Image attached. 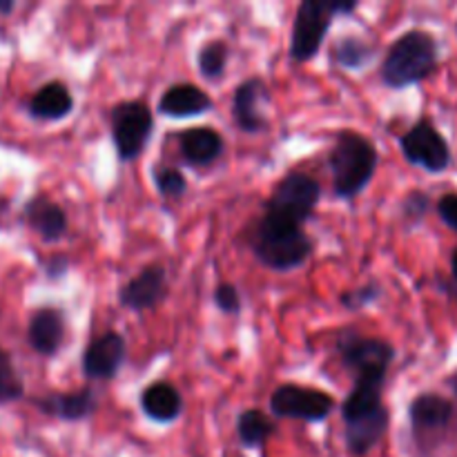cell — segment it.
<instances>
[{"mask_svg": "<svg viewBox=\"0 0 457 457\" xmlns=\"http://www.w3.org/2000/svg\"><path fill=\"white\" fill-rule=\"evenodd\" d=\"M27 221L45 241H58L67 230V217L58 204L47 196H36L27 204Z\"/></svg>", "mask_w": 457, "mask_h": 457, "instance_id": "cell-21", "label": "cell"}, {"mask_svg": "<svg viewBox=\"0 0 457 457\" xmlns=\"http://www.w3.org/2000/svg\"><path fill=\"white\" fill-rule=\"evenodd\" d=\"M379 295H382L379 286L369 284V286H361V288H355V290H351V293L342 295V303L346 308H351V311H360V308L373 303Z\"/></svg>", "mask_w": 457, "mask_h": 457, "instance_id": "cell-28", "label": "cell"}, {"mask_svg": "<svg viewBox=\"0 0 457 457\" xmlns=\"http://www.w3.org/2000/svg\"><path fill=\"white\" fill-rule=\"evenodd\" d=\"M71 110H74V98H71L70 87L58 80L43 85L29 103L31 116L40 120H61L71 114Z\"/></svg>", "mask_w": 457, "mask_h": 457, "instance_id": "cell-22", "label": "cell"}, {"mask_svg": "<svg viewBox=\"0 0 457 457\" xmlns=\"http://www.w3.org/2000/svg\"><path fill=\"white\" fill-rule=\"evenodd\" d=\"M253 253L263 266L272 270H293L303 266L312 253V241L293 223L277 221L263 214L250 235Z\"/></svg>", "mask_w": 457, "mask_h": 457, "instance_id": "cell-1", "label": "cell"}, {"mask_svg": "<svg viewBox=\"0 0 457 457\" xmlns=\"http://www.w3.org/2000/svg\"><path fill=\"white\" fill-rule=\"evenodd\" d=\"M335 409V400L320 388L284 384L270 397V411L279 418L303 420V422H321Z\"/></svg>", "mask_w": 457, "mask_h": 457, "instance_id": "cell-7", "label": "cell"}, {"mask_svg": "<svg viewBox=\"0 0 457 457\" xmlns=\"http://www.w3.org/2000/svg\"><path fill=\"white\" fill-rule=\"evenodd\" d=\"M12 9H13V3H0V12L7 13V12H12Z\"/></svg>", "mask_w": 457, "mask_h": 457, "instance_id": "cell-33", "label": "cell"}, {"mask_svg": "<svg viewBox=\"0 0 457 457\" xmlns=\"http://www.w3.org/2000/svg\"><path fill=\"white\" fill-rule=\"evenodd\" d=\"M268 92L262 79H248L237 87L235 101H232V114H235L239 129L248 134H257L266 128V116L259 110Z\"/></svg>", "mask_w": 457, "mask_h": 457, "instance_id": "cell-14", "label": "cell"}, {"mask_svg": "<svg viewBox=\"0 0 457 457\" xmlns=\"http://www.w3.org/2000/svg\"><path fill=\"white\" fill-rule=\"evenodd\" d=\"M335 195L353 199L360 195L378 170V150L373 141L357 132L337 134L333 154H330Z\"/></svg>", "mask_w": 457, "mask_h": 457, "instance_id": "cell-3", "label": "cell"}, {"mask_svg": "<svg viewBox=\"0 0 457 457\" xmlns=\"http://www.w3.org/2000/svg\"><path fill=\"white\" fill-rule=\"evenodd\" d=\"M237 433H239V442L245 449H257V446H263L270 440L272 433H275V424L259 409H250L239 415Z\"/></svg>", "mask_w": 457, "mask_h": 457, "instance_id": "cell-23", "label": "cell"}, {"mask_svg": "<svg viewBox=\"0 0 457 457\" xmlns=\"http://www.w3.org/2000/svg\"><path fill=\"white\" fill-rule=\"evenodd\" d=\"M344 364L355 373V378H386L388 366L395 357V348L378 337L346 335L337 344Z\"/></svg>", "mask_w": 457, "mask_h": 457, "instance_id": "cell-8", "label": "cell"}, {"mask_svg": "<svg viewBox=\"0 0 457 457\" xmlns=\"http://www.w3.org/2000/svg\"><path fill=\"white\" fill-rule=\"evenodd\" d=\"M427 208H428L427 195H420V192H413V195L406 199V205H404L406 217H418V219L427 212Z\"/></svg>", "mask_w": 457, "mask_h": 457, "instance_id": "cell-31", "label": "cell"}, {"mask_svg": "<svg viewBox=\"0 0 457 457\" xmlns=\"http://www.w3.org/2000/svg\"><path fill=\"white\" fill-rule=\"evenodd\" d=\"M67 257H62V254H56V257L49 259L47 263V275L52 277V279H61L62 275H67Z\"/></svg>", "mask_w": 457, "mask_h": 457, "instance_id": "cell-32", "label": "cell"}, {"mask_svg": "<svg viewBox=\"0 0 457 457\" xmlns=\"http://www.w3.org/2000/svg\"><path fill=\"white\" fill-rule=\"evenodd\" d=\"M168 295V277L161 266H147L145 270L138 272L134 279L120 288L119 302L120 306L129 308V311H150V308L159 306Z\"/></svg>", "mask_w": 457, "mask_h": 457, "instance_id": "cell-12", "label": "cell"}, {"mask_svg": "<svg viewBox=\"0 0 457 457\" xmlns=\"http://www.w3.org/2000/svg\"><path fill=\"white\" fill-rule=\"evenodd\" d=\"M388 422H391V413H388V409L378 411V413L369 415V418L346 422L348 451L357 457L370 453V451L378 446V442L384 437V433H386Z\"/></svg>", "mask_w": 457, "mask_h": 457, "instance_id": "cell-18", "label": "cell"}, {"mask_svg": "<svg viewBox=\"0 0 457 457\" xmlns=\"http://www.w3.org/2000/svg\"><path fill=\"white\" fill-rule=\"evenodd\" d=\"M320 204V183L303 172H293L272 190L266 201V217L302 228Z\"/></svg>", "mask_w": 457, "mask_h": 457, "instance_id": "cell-5", "label": "cell"}, {"mask_svg": "<svg viewBox=\"0 0 457 457\" xmlns=\"http://www.w3.org/2000/svg\"><path fill=\"white\" fill-rule=\"evenodd\" d=\"M373 56V47L357 36H344L333 45V61L344 70H361Z\"/></svg>", "mask_w": 457, "mask_h": 457, "instance_id": "cell-24", "label": "cell"}, {"mask_svg": "<svg viewBox=\"0 0 457 457\" xmlns=\"http://www.w3.org/2000/svg\"><path fill=\"white\" fill-rule=\"evenodd\" d=\"M154 186L168 199H179L181 195H186L187 181L177 168H161L154 172Z\"/></svg>", "mask_w": 457, "mask_h": 457, "instance_id": "cell-27", "label": "cell"}, {"mask_svg": "<svg viewBox=\"0 0 457 457\" xmlns=\"http://www.w3.org/2000/svg\"><path fill=\"white\" fill-rule=\"evenodd\" d=\"M183 159L190 165H210L223 154V138L212 128L187 129L179 138Z\"/></svg>", "mask_w": 457, "mask_h": 457, "instance_id": "cell-20", "label": "cell"}, {"mask_svg": "<svg viewBox=\"0 0 457 457\" xmlns=\"http://www.w3.org/2000/svg\"><path fill=\"white\" fill-rule=\"evenodd\" d=\"M154 119L143 101H123L112 110V138L120 161H132L145 150Z\"/></svg>", "mask_w": 457, "mask_h": 457, "instance_id": "cell-6", "label": "cell"}, {"mask_svg": "<svg viewBox=\"0 0 457 457\" xmlns=\"http://www.w3.org/2000/svg\"><path fill=\"white\" fill-rule=\"evenodd\" d=\"M31 348L38 355L54 357L65 339V315L58 308H40L31 315L27 330Z\"/></svg>", "mask_w": 457, "mask_h": 457, "instance_id": "cell-13", "label": "cell"}, {"mask_svg": "<svg viewBox=\"0 0 457 457\" xmlns=\"http://www.w3.org/2000/svg\"><path fill=\"white\" fill-rule=\"evenodd\" d=\"M125 339L123 335L107 330L98 335L83 353V373L89 379H112L125 361Z\"/></svg>", "mask_w": 457, "mask_h": 457, "instance_id": "cell-10", "label": "cell"}, {"mask_svg": "<svg viewBox=\"0 0 457 457\" xmlns=\"http://www.w3.org/2000/svg\"><path fill=\"white\" fill-rule=\"evenodd\" d=\"M212 98L201 87L192 83H179L165 89L159 101V112L172 119H190V116L205 114L212 110Z\"/></svg>", "mask_w": 457, "mask_h": 457, "instance_id": "cell-15", "label": "cell"}, {"mask_svg": "<svg viewBox=\"0 0 457 457\" xmlns=\"http://www.w3.org/2000/svg\"><path fill=\"white\" fill-rule=\"evenodd\" d=\"M22 393H25V386H22L21 375L16 373L7 353L0 348V404L21 400Z\"/></svg>", "mask_w": 457, "mask_h": 457, "instance_id": "cell-26", "label": "cell"}, {"mask_svg": "<svg viewBox=\"0 0 457 457\" xmlns=\"http://www.w3.org/2000/svg\"><path fill=\"white\" fill-rule=\"evenodd\" d=\"M437 67V43L427 31H406L388 49L382 79L388 87L404 89L428 79Z\"/></svg>", "mask_w": 457, "mask_h": 457, "instance_id": "cell-2", "label": "cell"}, {"mask_svg": "<svg viewBox=\"0 0 457 457\" xmlns=\"http://www.w3.org/2000/svg\"><path fill=\"white\" fill-rule=\"evenodd\" d=\"M437 212H440L442 221L457 232V195L442 196V201L437 204Z\"/></svg>", "mask_w": 457, "mask_h": 457, "instance_id": "cell-30", "label": "cell"}, {"mask_svg": "<svg viewBox=\"0 0 457 457\" xmlns=\"http://www.w3.org/2000/svg\"><path fill=\"white\" fill-rule=\"evenodd\" d=\"M384 384H386V378H355L353 391L348 393L346 402L342 404L344 422L369 418V415L386 409L382 402Z\"/></svg>", "mask_w": 457, "mask_h": 457, "instance_id": "cell-17", "label": "cell"}, {"mask_svg": "<svg viewBox=\"0 0 457 457\" xmlns=\"http://www.w3.org/2000/svg\"><path fill=\"white\" fill-rule=\"evenodd\" d=\"M409 415L418 440H431V437L442 436L451 427L455 418V406L446 397L424 393V395L415 397Z\"/></svg>", "mask_w": 457, "mask_h": 457, "instance_id": "cell-11", "label": "cell"}, {"mask_svg": "<svg viewBox=\"0 0 457 457\" xmlns=\"http://www.w3.org/2000/svg\"><path fill=\"white\" fill-rule=\"evenodd\" d=\"M449 384H451V388H453V391H455V395H457V373L453 375V378L449 379Z\"/></svg>", "mask_w": 457, "mask_h": 457, "instance_id": "cell-34", "label": "cell"}, {"mask_svg": "<svg viewBox=\"0 0 457 457\" xmlns=\"http://www.w3.org/2000/svg\"><path fill=\"white\" fill-rule=\"evenodd\" d=\"M451 266H453V275H455V279H457V250L453 253V262H451Z\"/></svg>", "mask_w": 457, "mask_h": 457, "instance_id": "cell-35", "label": "cell"}, {"mask_svg": "<svg viewBox=\"0 0 457 457\" xmlns=\"http://www.w3.org/2000/svg\"><path fill=\"white\" fill-rule=\"evenodd\" d=\"M357 9L355 0H303L297 9L290 40V56L299 62H306L317 56L324 45L326 34L333 25L335 13H353Z\"/></svg>", "mask_w": 457, "mask_h": 457, "instance_id": "cell-4", "label": "cell"}, {"mask_svg": "<svg viewBox=\"0 0 457 457\" xmlns=\"http://www.w3.org/2000/svg\"><path fill=\"white\" fill-rule=\"evenodd\" d=\"M36 406L54 418L79 422V420L89 418L98 409V397L89 388H80L76 393H52L47 397H40L36 400Z\"/></svg>", "mask_w": 457, "mask_h": 457, "instance_id": "cell-16", "label": "cell"}, {"mask_svg": "<svg viewBox=\"0 0 457 457\" xmlns=\"http://www.w3.org/2000/svg\"><path fill=\"white\" fill-rule=\"evenodd\" d=\"M402 152L406 161L427 172H445L451 163V150L445 137L428 120H420L402 137Z\"/></svg>", "mask_w": 457, "mask_h": 457, "instance_id": "cell-9", "label": "cell"}, {"mask_svg": "<svg viewBox=\"0 0 457 457\" xmlns=\"http://www.w3.org/2000/svg\"><path fill=\"white\" fill-rule=\"evenodd\" d=\"M214 303H217V308L221 312L237 315L241 311V295L237 290V286L219 284V288L214 290Z\"/></svg>", "mask_w": 457, "mask_h": 457, "instance_id": "cell-29", "label": "cell"}, {"mask_svg": "<svg viewBox=\"0 0 457 457\" xmlns=\"http://www.w3.org/2000/svg\"><path fill=\"white\" fill-rule=\"evenodd\" d=\"M141 409L154 422L170 424L181 415L183 397L172 384L154 382L141 393Z\"/></svg>", "mask_w": 457, "mask_h": 457, "instance_id": "cell-19", "label": "cell"}, {"mask_svg": "<svg viewBox=\"0 0 457 457\" xmlns=\"http://www.w3.org/2000/svg\"><path fill=\"white\" fill-rule=\"evenodd\" d=\"M228 45L223 40H210L199 49V70L205 79H219L226 70Z\"/></svg>", "mask_w": 457, "mask_h": 457, "instance_id": "cell-25", "label": "cell"}]
</instances>
